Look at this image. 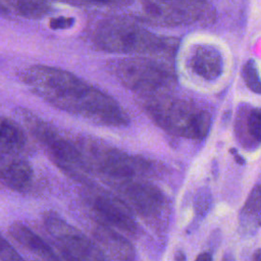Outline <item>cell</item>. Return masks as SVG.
<instances>
[{"label":"cell","mask_w":261,"mask_h":261,"mask_svg":"<svg viewBox=\"0 0 261 261\" xmlns=\"http://www.w3.org/2000/svg\"><path fill=\"white\" fill-rule=\"evenodd\" d=\"M111 70L125 88L148 96L159 94L175 83L171 66L152 57L119 59L112 62Z\"/></svg>","instance_id":"cell-5"},{"label":"cell","mask_w":261,"mask_h":261,"mask_svg":"<svg viewBox=\"0 0 261 261\" xmlns=\"http://www.w3.org/2000/svg\"><path fill=\"white\" fill-rule=\"evenodd\" d=\"M139 18L156 25L177 27L207 19V0H139Z\"/></svg>","instance_id":"cell-7"},{"label":"cell","mask_w":261,"mask_h":261,"mask_svg":"<svg viewBox=\"0 0 261 261\" xmlns=\"http://www.w3.org/2000/svg\"><path fill=\"white\" fill-rule=\"evenodd\" d=\"M261 216V185H256L251 190L240 214V222L247 232H255Z\"/></svg>","instance_id":"cell-17"},{"label":"cell","mask_w":261,"mask_h":261,"mask_svg":"<svg viewBox=\"0 0 261 261\" xmlns=\"http://www.w3.org/2000/svg\"><path fill=\"white\" fill-rule=\"evenodd\" d=\"M188 67L206 81L217 80L223 71V58L220 51L210 44H197L190 50Z\"/></svg>","instance_id":"cell-11"},{"label":"cell","mask_w":261,"mask_h":261,"mask_svg":"<svg viewBox=\"0 0 261 261\" xmlns=\"http://www.w3.org/2000/svg\"><path fill=\"white\" fill-rule=\"evenodd\" d=\"M74 18L73 17H67V16H57L53 17L49 21V27L52 30H64L69 29L73 25Z\"/></svg>","instance_id":"cell-22"},{"label":"cell","mask_w":261,"mask_h":261,"mask_svg":"<svg viewBox=\"0 0 261 261\" xmlns=\"http://www.w3.org/2000/svg\"><path fill=\"white\" fill-rule=\"evenodd\" d=\"M6 2L16 14L30 19L44 17L52 9L49 0H6Z\"/></svg>","instance_id":"cell-18"},{"label":"cell","mask_w":261,"mask_h":261,"mask_svg":"<svg viewBox=\"0 0 261 261\" xmlns=\"http://www.w3.org/2000/svg\"><path fill=\"white\" fill-rule=\"evenodd\" d=\"M88 2H92V3H97V4H108V3H112L116 0H85Z\"/></svg>","instance_id":"cell-25"},{"label":"cell","mask_w":261,"mask_h":261,"mask_svg":"<svg viewBox=\"0 0 261 261\" xmlns=\"http://www.w3.org/2000/svg\"><path fill=\"white\" fill-rule=\"evenodd\" d=\"M114 187L119 197L145 220H159L167 210L163 192L149 181L134 177L116 181Z\"/></svg>","instance_id":"cell-9"},{"label":"cell","mask_w":261,"mask_h":261,"mask_svg":"<svg viewBox=\"0 0 261 261\" xmlns=\"http://www.w3.org/2000/svg\"><path fill=\"white\" fill-rule=\"evenodd\" d=\"M32 166L20 158H7L1 164V180L10 190L24 192L33 181Z\"/></svg>","instance_id":"cell-14"},{"label":"cell","mask_w":261,"mask_h":261,"mask_svg":"<svg viewBox=\"0 0 261 261\" xmlns=\"http://www.w3.org/2000/svg\"><path fill=\"white\" fill-rule=\"evenodd\" d=\"M236 133L244 146L261 143V108L240 107L236 120Z\"/></svg>","instance_id":"cell-15"},{"label":"cell","mask_w":261,"mask_h":261,"mask_svg":"<svg viewBox=\"0 0 261 261\" xmlns=\"http://www.w3.org/2000/svg\"><path fill=\"white\" fill-rule=\"evenodd\" d=\"M117 230L105 222H98L94 225L92 231L97 245L103 251L107 259H134L135 250L133 246Z\"/></svg>","instance_id":"cell-12"},{"label":"cell","mask_w":261,"mask_h":261,"mask_svg":"<svg viewBox=\"0 0 261 261\" xmlns=\"http://www.w3.org/2000/svg\"><path fill=\"white\" fill-rule=\"evenodd\" d=\"M44 225L58 251L67 260H105L103 251L81 230L54 213L44 216Z\"/></svg>","instance_id":"cell-8"},{"label":"cell","mask_w":261,"mask_h":261,"mask_svg":"<svg viewBox=\"0 0 261 261\" xmlns=\"http://www.w3.org/2000/svg\"><path fill=\"white\" fill-rule=\"evenodd\" d=\"M93 43L109 53L147 55H171L177 46L176 39L156 35L122 17L101 20L93 33Z\"/></svg>","instance_id":"cell-2"},{"label":"cell","mask_w":261,"mask_h":261,"mask_svg":"<svg viewBox=\"0 0 261 261\" xmlns=\"http://www.w3.org/2000/svg\"><path fill=\"white\" fill-rule=\"evenodd\" d=\"M23 120L30 133L58 167L74 177H84L89 169L76 143L63 137L54 126L35 114H23Z\"/></svg>","instance_id":"cell-6"},{"label":"cell","mask_w":261,"mask_h":261,"mask_svg":"<svg viewBox=\"0 0 261 261\" xmlns=\"http://www.w3.org/2000/svg\"><path fill=\"white\" fill-rule=\"evenodd\" d=\"M75 143L89 171H96L114 182L147 175L153 170L149 160L129 155L92 137H80Z\"/></svg>","instance_id":"cell-4"},{"label":"cell","mask_w":261,"mask_h":261,"mask_svg":"<svg viewBox=\"0 0 261 261\" xmlns=\"http://www.w3.org/2000/svg\"><path fill=\"white\" fill-rule=\"evenodd\" d=\"M88 200L105 223L128 234L137 233L138 224L133 210L120 197L94 188L88 192Z\"/></svg>","instance_id":"cell-10"},{"label":"cell","mask_w":261,"mask_h":261,"mask_svg":"<svg viewBox=\"0 0 261 261\" xmlns=\"http://www.w3.org/2000/svg\"><path fill=\"white\" fill-rule=\"evenodd\" d=\"M27 145L22 128L10 118L3 117L0 129V150L2 155L13 156L21 152Z\"/></svg>","instance_id":"cell-16"},{"label":"cell","mask_w":261,"mask_h":261,"mask_svg":"<svg viewBox=\"0 0 261 261\" xmlns=\"http://www.w3.org/2000/svg\"><path fill=\"white\" fill-rule=\"evenodd\" d=\"M22 258L17 254L14 248L4 239L0 243V261H19Z\"/></svg>","instance_id":"cell-20"},{"label":"cell","mask_w":261,"mask_h":261,"mask_svg":"<svg viewBox=\"0 0 261 261\" xmlns=\"http://www.w3.org/2000/svg\"><path fill=\"white\" fill-rule=\"evenodd\" d=\"M230 152L232 153V155H233V158H234V161L238 163V164H241V165H243V164H245V159L238 153V151L236 150V149H231L230 150Z\"/></svg>","instance_id":"cell-23"},{"label":"cell","mask_w":261,"mask_h":261,"mask_svg":"<svg viewBox=\"0 0 261 261\" xmlns=\"http://www.w3.org/2000/svg\"><path fill=\"white\" fill-rule=\"evenodd\" d=\"M196 259H197V260L210 261V260H212V256H211V254H210V253H207V252H205V253H201L200 255H198V256L196 257Z\"/></svg>","instance_id":"cell-24"},{"label":"cell","mask_w":261,"mask_h":261,"mask_svg":"<svg viewBox=\"0 0 261 261\" xmlns=\"http://www.w3.org/2000/svg\"><path fill=\"white\" fill-rule=\"evenodd\" d=\"M252 259L254 261H261V249H258L257 251H255V253L253 254Z\"/></svg>","instance_id":"cell-26"},{"label":"cell","mask_w":261,"mask_h":261,"mask_svg":"<svg viewBox=\"0 0 261 261\" xmlns=\"http://www.w3.org/2000/svg\"><path fill=\"white\" fill-rule=\"evenodd\" d=\"M20 80L38 97L72 115L107 126L129 121L115 99L64 69L33 65L20 73Z\"/></svg>","instance_id":"cell-1"},{"label":"cell","mask_w":261,"mask_h":261,"mask_svg":"<svg viewBox=\"0 0 261 261\" xmlns=\"http://www.w3.org/2000/svg\"><path fill=\"white\" fill-rule=\"evenodd\" d=\"M259 225H260V226H261V221H260V222H259Z\"/></svg>","instance_id":"cell-27"},{"label":"cell","mask_w":261,"mask_h":261,"mask_svg":"<svg viewBox=\"0 0 261 261\" xmlns=\"http://www.w3.org/2000/svg\"><path fill=\"white\" fill-rule=\"evenodd\" d=\"M8 232L16 243L36 257L44 260L59 259L53 249L27 225L14 222L9 226Z\"/></svg>","instance_id":"cell-13"},{"label":"cell","mask_w":261,"mask_h":261,"mask_svg":"<svg viewBox=\"0 0 261 261\" xmlns=\"http://www.w3.org/2000/svg\"><path fill=\"white\" fill-rule=\"evenodd\" d=\"M210 205H211V195H210L209 191H207V190L201 191V193L198 195L197 201H196L197 212L204 215L209 210Z\"/></svg>","instance_id":"cell-21"},{"label":"cell","mask_w":261,"mask_h":261,"mask_svg":"<svg viewBox=\"0 0 261 261\" xmlns=\"http://www.w3.org/2000/svg\"><path fill=\"white\" fill-rule=\"evenodd\" d=\"M143 108L159 127L176 137L201 141L211 127V113L191 99L159 93L147 96Z\"/></svg>","instance_id":"cell-3"},{"label":"cell","mask_w":261,"mask_h":261,"mask_svg":"<svg viewBox=\"0 0 261 261\" xmlns=\"http://www.w3.org/2000/svg\"><path fill=\"white\" fill-rule=\"evenodd\" d=\"M242 76L246 86L254 93L261 94V79L256 63L253 59L248 60L242 69Z\"/></svg>","instance_id":"cell-19"}]
</instances>
